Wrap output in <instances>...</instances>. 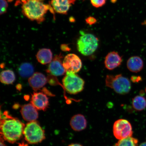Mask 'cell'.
<instances>
[{
	"label": "cell",
	"mask_w": 146,
	"mask_h": 146,
	"mask_svg": "<svg viewBox=\"0 0 146 146\" xmlns=\"http://www.w3.org/2000/svg\"><path fill=\"white\" fill-rule=\"evenodd\" d=\"M127 67L128 69L131 72L135 73L139 72L143 68V60L139 56H132L127 60Z\"/></svg>",
	"instance_id": "16"
},
{
	"label": "cell",
	"mask_w": 146,
	"mask_h": 146,
	"mask_svg": "<svg viewBox=\"0 0 146 146\" xmlns=\"http://www.w3.org/2000/svg\"><path fill=\"white\" fill-rule=\"evenodd\" d=\"M31 104L38 110L45 111L48 106V99L42 93L34 92L32 95Z\"/></svg>",
	"instance_id": "10"
},
{
	"label": "cell",
	"mask_w": 146,
	"mask_h": 146,
	"mask_svg": "<svg viewBox=\"0 0 146 146\" xmlns=\"http://www.w3.org/2000/svg\"><path fill=\"white\" fill-rule=\"evenodd\" d=\"M47 81V78L44 75L38 72L34 73L29 79V85L35 91L44 86Z\"/></svg>",
	"instance_id": "14"
},
{
	"label": "cell",
	"mask_w": 146,
	"mask_h": 146,
	"mask_svg": "<svg viewBox=\"0 0 146 146\" xmlns=\"http://www.w3.org/2000/svg\"><path fill=\"white\" fill-rule=\"evenodd\" d=\"M16 79L15 75L12 71L7 70L2 72L0 76V79L2 83L6 84L13 83Z\"/></svg>",
	"instance_id": "20"
},
{
	"label": "cell",
	"mask_w": 146,
	"mask_h": 146,
	"mask_svg": "<svg viewBox=\"0 0 146 146\" xmlns=\"http://www.w3.org/2000/svg\"><path fill=\"white\" fill-rule=\"evenodd\" d=\"M68 146H83L81 144L78 143H72L69 145Z\"/></svg>",
	"instance_id": "27"
},
{
	"label": "cell",
	"mask_w": 146,
	"mask_h": 146,
	"mask_svg": "<svg viewBox=\"0 0 146 146\" xmlns=\"http://www.w3.org/2000/svg\"><path fill=\"white\" fill-rule=\"evenodd\" d=\"M1 146H7L4 142V139L1 137Z\"/></svg>",
	"instance_id": "26"
},
{
	"label": "cell",
	"mask_w": 146,
	"mask_h": 146,
	"mask_svg": "<svg viewBox=\"0 0 146 146\" xmlns=\"http://www.w3.org/2000/svg\"><path fill=\"white\" fill-rule=\"evenodd\" d=\"M139 146H146V142H143L141 143Z\"/></svg>",
	"instance_id": "28"
},
{
	"label": "cell",
	"mask_w": 146,
	"mask_h": 146,
	"mask_svg": "<svg viewBox=\"0 0 146 146\" xmlns=\"http://www.w3.org/2000/svg\"><path fill=\"white\" fill-rule=\"evenodd\" d=\"M3 116L1 122V137L9 143H15L23 135L25 125L19 119L9 115L6 112Z\"/></svg>",
	"instance_id": "1"
},
{
	"label": "cell",
	"mask_w": 146,
	"mask_h": 146,
	"mask_svg": "<svg viewBox=\"0 0 146 146\" xmlns=\"http://www.w3.org/2000/svg\"><path fill=\"white\" fill-rule=\"evenodd\" d=\"M132 106L136 111H143L146 108V98L141 96H135L132 100Z\"/></svg>",
	"instance_id": "19"
},
{
	"label": "cell",
	"mask_w": 146,
	"mask_h": 146,
	"mask_svg": "<svg viewBox=\"0 0 146 146\" xmlns=\"http://www.w3.org/2000/svg\"><path fill=\"white\" fill-rule=\"evenodd\" d=\"M65 90L72 94H76L83 90L85 81L81 77L72 72H66V75L62 80Z\"/></svg>",
	"instance_id": "6"
},
{
	"label": "cell",
	"mask_w": 146,
	"mask_h": 146,
	"mask_svg": "<svg viewBox=\"0 0 146 146\" xmlns=\"http://www.w3.org/2000/svg\"><path fill=\"white\" fill-rule=\"evenodd\" d=\"M18 72L20 76L22 77L25 78H30L34 74V67L30 63H23L20 65Z\"/></svg>",
	"instance_id": "18"
},
{
	"label": "cell",
	"mask_w": 146,
	"mask_h": 146,
	"mask_svg": "<svg viewBox=\"0 0 146 146\" xmlns=\"http://www.w3.org/2000/svg\"><path fill=\"white\" fill-rule=\"evenodd\" d=\"M81 36L77 42L78 50L85 56H90L96 50L98 46V39L94 35L81 31Z\"/></svg>",
	"instance_id": "4"
},
{
	"label": "cell",
	"mask_w": 146,
	"mask_h": 146,
	"mask_svg": "<svg viewBox=\"0 0 146 146\" xmlns=\"http://www.w3.org/2000/svg\"><path fill=\"white\" fill-rule=\"evenodd\" d=\"M37 110L32 104H29L22 107L21 112L24 119L31 122L36 121L38 118Z\"/></svg>",
	"instance_id": "12"
},
{
	"label": "cell",
	"mask_w": 146,
	"mask_h": 146,
	"mask_svg": "<svg viewBox=\"0 0 146 146\" xmlns=\"http://www.w3.org/2000/svg\"><path fill=\"white\" fill-rule=\"evenodd\" d=\"M23 134L25 140L30 144L40 143L45 138L44 130L36 121L27 123Z\"/></svg>",
	"instance_id": "5"
},
{
	"label": "cell",
	"mask_w": 146,
	"mask_h": 146,
	"mask_svg": "<svg viewBox=\"0 0 146 146\" xmlns=\"http://www.w3.org/2000/svg\"><path fill=\"white\" fill-rule=\"evenodd\" d=\"M1 10L0 14L2 15L6 13L8 7V3L6 0H0Z\"/></svg>",
	"instance_id": "22"
},
{
	"label": "cell",
	"mask_w": 146,
	"mask_h": 146,
	"mask_svg": "<svg viewBox=\"0 0 146 146\" xmlns=\"http://www.w3.org/2000/svg\"><path fill=\"white\" fill-rule=\"evenodd\" d=\"M61 54L55 56L49 64L47 71L52 75L61 76L64 74L66 71L63 67Z\"/></svg>",
	"instance_id": "9"
},
{
	"label": "cell",
	"mask_w": 146,
	"mask_h": 146,
	"mask_svg": "<svg viewBox=\"0 0 146 146\" xmlns=\"http://www.w3.org/2000/svg\"><path fill=\"white\" fill-rule=\"evenodd\" d=\"M145 92H146V88L145 89Z\"/></svg>",
	"instance_id": "29"
},
{
	"label": "cell",
	"mask_w": 146,
	"mask_h": 146,
	"mask_svg": "<svg viewBox=\"0 0 146 146\" xmlns=\"http://www.w3.org/2000/svg\"><path fill=\"white\" fill-rule=\"evenodd\" d=\"M36 56L38 61L43 65L50 63L52 60V52L49 49H41L38 51Z\"/></svg>",
	"instance_id": "17"
},
{
	"label": "cell",
	"mask_w": 146,
	"mask_h": 146,
	"mask_svg": "<svg viewBox=\"0 0 146 146\" xmlns=\"http://www.w3.org/2000/svg\"><path fill=\"white\" fill-rule=\"evenodd\" d=\"M122 59L117 52H111L105 58L104 64L106 68L109 70H113L121 64Z\"/></svg>",
	"instance_id": "13"
},
{
	"label": "cell",
	"mask_w": 146,
	"mask_h": 146,
	"mask_svg": "<svg viewBox=\"0 0 146 146\" xmlns=\"http://www.w3.org/2000/svg\"><path fill=\"white\" fill-rule=\"evenodd\" d=\"M63 64L66 72L77 73L81 70L82 66L81 59L76 55L70 54L64 58Z\"/></svg>",
	"instance_id": "8"
},
{
	"label": "cell",
	"mask_w": 146,
	"mask_h": 146,
	"mask_svg": "<svg viewBox=\"0 0 146 146\" xmlns=\"http://www.w3.org/2000/svg\"><path fill=\"white\" fill-rule=\"evenodd\" d=\"M93 6L96 8L103 6L105 4L106 0H90Z\"/></svg>",
	"instance_id": "23"
},
{
	"label": "cell",
	"mask_w": 146,
	"mask_h": 146,
	"mask_svg": "<svg viewBox=\"0 0 146 146\" xmlns=\"http://www.w3.org/2000/svg\"><path fill=\"white\" fill-rule=\"evenodd\" d=\"M131 80L134 83H138V82L141 81L142 80V78L140 76H133L131 78Z\"/></svg>",
	"instance_id": "25"
},
{
	"label": "cell",
	"mask_w": 146,
	"mask_h": 146,
	"mask_svg": "<svg viewBox=\"0 0 146 146\" xmlns=\"http://www.w3.org/2000/svg\"><path fill=\"white\" fill-rule=\"evenodd\" d=\"M138 140L132 137L119 140L113 146H138Z\"/></svg>",
	"instance_id": "21"
},
{
	"label": "cell",
	"mask_w": 146,
	"mask_h": 146,
	"mask_svg": "<svg viewBox=\"0 0 146 146\" xmlns=\"http://www.w3.org/2000/svg\"><path fill=\"white\" fill-rule=\"evenodd\" d=\"M74 3V0H51L50 5L54 12L66 15L67 14L72 4Z\"/></svg>",
	"instance_id": "11"
},
{
	"label": "cell",
	"mask_w": 146,
	"mask_h": 146,
	"mask_svg": "<svg viewBox=\"0 0 146 146\" xmlns=\"http://www.w3.org/2000/svg\"><path fill=\"white\" fill-rule=\"evenodd\" d=\"M113 131L115 137L119 140L132 137L133 134L131 123L125 119H118L115 121Z\"/></svg>",
	"instance_id": "7"
},
{
	"label": "cell",
	"mask_w": 146,
	"mask_h": 146,
	"mask_svg": "<svg viewBox=\"0 0 146 146\" xmlns=\"http://www.w3.org/2000/svg\"><path fill=\"white\" fill-rule=\"evenodd\" d=\"M106 86L113 89L117 94L125 95L130 92L131 83L128 78L121 74L108 75L106 78Z\"/></svg>",
	"instance_id": "3"
},
{
	"label": "cell",
	"mask_w": 146,
	"mask_h": 146,
	"mask_svg": "<svg viewBox=\"0 0 146 146\" xmlns=\"http://www.w3.org/2000/svg\"><path fill=\"white\" fill-rule=\"evenodd\" d=\"M70 125L73 130L80 132L86 128L87 121L83 115L81 114H76L71 118Z\"/></svg>",
	"instance_id": "15"
},
{
	"label": "cell",
	"mask_w": 146,
	"mask_h": 146,
	"mask_svg": "<svg viewBox=\"0 0 146 146\" xmlns=\"http://www.w3.org/2000/svg\"><path fill=\"white\" fill-rule=\"evenodd\" d=\"M44 0H21L22 12L24 15L38 23L44 21V16L50 10L53 14L54 11L50 5L45 4Z\"/></svg>",
	"instance_id": "2"
},
{
	"label": "cell",
	"mask_w": 146,
	"mask_h": 146,
	"mask_svg": "<svg viewBox=\"0 0 146 146\" xmlns=\"http://www.w3.org/2000/svg\"><path fill=\"white\" fill-rule=\"evenodd\" d=\"M97 20L94 17H89L86 19V22L88 24L92 25L94 24L96 22Z\"/></svg>",
	"instance_id": "24"
}]
</instances>
